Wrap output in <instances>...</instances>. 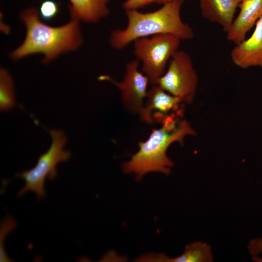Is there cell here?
Returning a JSON list of instances; mask_svg holds the SVG:
<instances>
[{
    "instance_id": "6da1fadb",
    "label": "cell",
    "mask_w": 262,
    "mask_h": 262,
    "mask_svg": "<svg viewBox=\"0 0 262 262\" xmlns=\"http://www.w3.org/2000/svg\"><path fill=\"white\" fill-rule=\"evenodd\" d=\"M20 17L26 33L21 45L11 53L13 60L41 53L44 55L42 62L46 64L63 53L77 49L82 43L78 19L71 17L65 25L52 27L40 20L34 8L25 11Z\"/></svg>"
},
{
    "instance_id": "7a4b0ae2",
    "label": "cell",
    "mask_w": 262,
    "mask_h": 262,
    "mask_svg": "<svg viewBox=\"0 0 262 262\" xmlns=\"http://www.w3.org/2000/svg\"><path fill=\"white\" fill-rule=\"evenodd\" d=\"M182 115H169L163 120L160 128L153 129L147 139L139 143L138 150L122 164L123 172L134 174L137 180L151 172L169 175L174 163L167 156V148L175 142L182 145L185 136L196 134L186 120H180Z\"/></svg>"
},
{
    "instance_id": "3957f363",
    "label": "cell",
    "mask_w": 262,
    "mask_h": 262,
    "mask_svg": "<svg viewBox=\"0 0 262 262\" xmlns=\"http://www.w3.org/2000/svg\"><path fill=\"white\" fill-rule=\"evenodd\" d=\"M183 2V0H176L148 13L141 12L138 9L125 10L127 25L123 29L112 32L111 46L119 50L138 39L163 34H172L180 40L193 38V29L181 18Z\"/></svg>"
},
{
    "instance_id": "277c9868",
    "label": "cell",
    "mask_w": 262,
    "mask_h": 262,
    "mask_svg": "<svg viewBox=\"0 0 262 262\" xmlns=\"http://www.w3.org/2000/svg\"><path fill=\"white\" fill-rule=\"evenodd\" d=\"M52 143L48 150L40 155L34 167L16 175L24 181V185L18 193L19 196L32 192L38 198H43L46 196L45 183L46 179L56 178L57 165L61 162L69 160L71 153L64 149L67 138L64 132L60 130L51 129L49 131Z\"/></svg>"
},
{
    "instance_id": "5b68a950",
    "label": "cell",
    "mask_w": 262,
    "mask_h": 262,
    "mask_svg": "<svg viewBox=\"0 0 262 262\" xmlns=\"http://www.w3.org/2000/svg\"><path fill=\"white\" fill-rule=\"evenodd\" d=\"M181 40L170 34H163L138 39L133 42L134 54L141 61V71L149 83L157 85L165 71L166 65L178 50Z\"/></svg>"
},
{
    "instance_id": "8992f818",
    "label": "cell",
    "mask_w": 262,
    "mask_h": 262,
    "mask_svg": "<svg viewBox=\"0 0 262 262\" xmlns=\"http://www.w3.org/2000/svg\"><path fill=\"white\" fill-rule=\"evenodd\" d=\"M157 85L180 98L183 103H191L196 93L198 76L189 55L178 50L169 60L166 70Z\"/></svg>"
},
{
    "instance_id": "52a82bcc",
    "label": "cell",
    "mask_w": 262,
    "mask_h": 262,
    "mask_svg": "<svg viewBox=\"0 0 262 262\" xmlns=\"http://www.w3.org/2000/svg\"><path fill=\"white\" fill-rule=\"evenodd\" d=\"M139 62L136 59L126 65L124 78L120 82L108 75H101L98 78L115 85L121 91V99L125 107L131 112L139 114L144 106L149 83L148 77L138 70Z\"/></svg>"
},
{
    "instance_id": "ba28073f",
    "label": "cell",
    "mask_w": 262,
    "mask_h": 262,
    "mask_svg": "<svg viewBox=\"0 0 262 262\" xmlns=\"http://www.w3.org/2000/svg\"><path fill=\"white\" fill-rule=\"evenodd\" d=\"M181 99L154 85L147 91L146 101L140 112L141 119L152 124L161 123L165 117L173 113L183 114Z\"/></svg>"
},
{
    "instance_id": "9c48e42d",
    "label": "cell",
    "mask_w": 262,
    "mask_h": 262,
    "mask_svg": "<svg viewBox=\"0 0 262 262\" xmlns=\"http://www.w3.org/2000/svg\"><path fill=\"white\" fill-rule=\"evenodd\" d=\"M230 57L233 64L241 68L262 66V16L256 22L252 35L235 45Z\"/></svg>"
},
{
    "instance_id": "30bf717a",
    "label": "cell",
    "mask_w": 262,
    "mask_h": 262,
    "mask_svg": "<svg viewBox=\"0 0 262 262\" xmlns=\"http://www.w3.org/2000/svg\"><path fill=\"white\" fill-rule=\"evenodd\" d=\"M237 17L228 31L229 41L237 45L245 39L247 33L262 16V0H242Z\"/></svg>"
},
{
    "instance_id": "8fae6325",
    "label": "cell",
    "mask_w": 262,
    "mask_h": 262,
    "mask_svg": "<svg viewBox=\"0 0 262 262\" xmlns=\"http://www.w3.org/2000/svg\"><path fill=\"white\" fill-rule=\"evenodd\" d=\"M242 0H200L201 14L206 19L219 24L227 33Z\"/></svg>"
},
{
    "instance_id": "7c38bea8",
    "label": "cell",
    "mask_w": 262,
    "mask_h": 262,
    "mask_svg": "<svg viewBox=\"0 0 262 262\" xmlns=\"http://www.w3.org/2000/svg\"><path fill=\"white\" fill-rule=\"evenodd\" d=\"M212 248L208 244L192 243L185 247L183 253L175 258H169L163 254H149L141 256L137 261L162 262H211L213 261Z\"/></svg>"
},
{
    "instance_id": "4fadbf2b",
    "label": "cell",
    "mask_w": 262,
    "mask_h": 262,
    "mask_svg": "<svg viewBox=\"0 0 262 262\" xmlns=\"http://www.w3.org/2000/svg\"><path fill=\"white\" fill-rule=\"evenodd\" d=\"M71 17L86 22L96 23L109 12V0H69Z\"/></svg>"
},
{
    "instance_id": "5bb4252c",
    "label": "cell",
    "mask_w": 262,
    "mask_h": 262,
    "mask_svg": "<svg viewBox=\"0 0 262 262\" xmlns=\"http://www.w3.org/2000/svg\"><path fill=\"white\" fill-rule=\"evenodd\" d=\"M0 110L11 109L15 104L13 82L8 71L3 68L0 72Z\"/></svg>"
},
{
    "instance_id": "9a60e30c",
    "label": "cell",
    "mask_w": 262,
    "mask_h": 262,
    "mask_svg": "<svg viewBox=\"0 0 262 262\" xmlns=\"http://www.w3.org/2000/svg\"><path fill=\"white\" fill-rule=\"evenodd\" d=\"M59 11L58 3L53 0H45L42 1L39 8L41 17L47 21H50L55 17Z\"/></svg>"
},
{
    "instance_id": "2e32d148",
    "label": "cell",
    "mask_w": 262,
    "mask_h": 262,
    "mask_svg": "<svg viewBox=\"0 0 262 262\" xmlns=\"http://www.w3.org/2000/svg\"><path fill=\"white\" fill-rule=\"evenodd\" d=\"M176 0H126L122 5L125 10L138 9L151 3L163 5Z\"/></svg>"
},
{
    "instance_id": "e0dca14e",
    "label": "cell",
    "mask_w": 262,
    "mask_h": 262,
    "mask_svg": "<svg viewBox=\"0 0 262 262\" xmlns=\"http://www.w3.org/2000/svg\"><path fill=\"white\" fill-rule=\"evenodd\" d=\"M248 250L249 254L254 257L262 254V238H254L251 240L248 245Z\"/></svg>"
}]
</instances>
